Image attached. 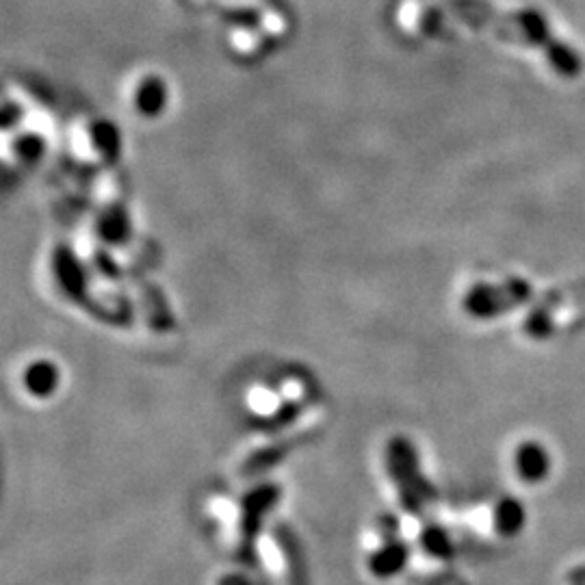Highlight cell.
<instances>
[{
  "mask_svg": "<svg viewBox=\"0 0 585 585\" xmlns=\"http://www.w3.org/2000/svg\"><path fill=\"white\" fill-rule=\"evenodd\" d=\"M130 102H133L135 113L141 117L163 115L169 104V87L165 78H161L159 74H146L139 78L137 85L133 87Z\"/></svg>",
  "mask_w": 585,
  "mask_h": 585,
  "instance_id": "6da1fadb",
  "label": "cell"
},
{
  "mask_svg": "<svg viewBox=\"0 0 585 585\" xmlns=\"http://www.w3.org/2000/svg\"><path fill=\"white\" fill-rule=\"evenodd\" d=\"M61 375L55 362L35 360L22 371V388L35 399H46L57 393Z\"/></svg>",
  "mask_w": 585,
  "mask_h": 585,
  "instance_id": "7a4b0ae2",
  "label": "cell"
},
{
  "mask_svg": "<svg viewBox=\"0 0 585 585\" xmlns=\"http://www.w3.org/2000/svg\"><path fill=\"white\" fill-rule=\"evenodd\" d=\"M516 471L527 481H540L549 473V455L544 447L536 442H527V445L518 447L516 451Z\"/></svg>",
  "mask_w": 585,
  "mask_h": 585,
  "instance_id": "3957f363",
  "label": "cell"
},
{
  "mask_svg": "<svg viewBox=\"0 0 585 585\" xmlns=\"http://www.w3.org/2000/svg\"><path fill=\"white\" fill-rule=\"evenodd\" d=\"M497 523L503 531H516L520 525H523V510H520L518 505H514V501H505L499 507Z\"/></svg>",
  "mask_w": 585,
  "mask_h": 585,
  "instance_id": "277c9868",
  "label": "cell"
},
{
  "mask_svg": "<svg viewBox=\"0 0 585 585\" xmlns=\"http://www.w3.org/2000/svg\"><path fill=\"white\" fill-rule=\"evenodd\" d=\"M16 152L26 161H37L39 156L44 152V143L39 141V137H24L22 141L16 143Z\"/></svg>",
  "mask_w": 585,
  "mask_h": 585,
  "instance_id": "5b68a950",
  "label": "cell"
}]
</instances>
